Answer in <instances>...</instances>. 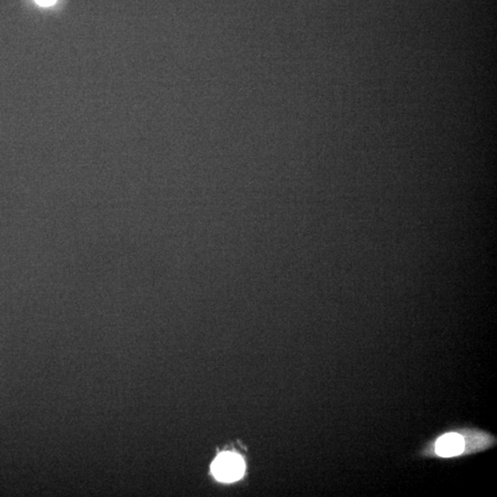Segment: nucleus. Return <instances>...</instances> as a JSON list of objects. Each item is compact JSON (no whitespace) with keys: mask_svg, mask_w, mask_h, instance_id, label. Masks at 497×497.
<instances>
[{"mask_svg":"<svg viewBox=\"0 0 497 497\" xmlns=\"http://www.w3.org/2000/svg\"><path fill=\"white\" fill-rule=\"evenodd\" d=\"M40 5L43 6H49L52 5L53 3L55 1V0H36Z\"/></svg>","mask_w":497,"mask_h":497,"instance_id":"obj_3","label":"nucleus"},{"mask_svg":"<svg viewBox=\"0 0 497 497\" xmlns=\"http://www.w3.org/2000/svg\"><path fill=\"white\" fill-rule=\"evenodd\" d=\"M470 440L463 436V434L457 433V432L444 435L435 444V453L437 456L443 457L460 456V455L465 454L466 451H469V453H471V451L468 446V442Z\"/></svg>","mask_w":497,"mask_h":497,"instance_id":"obj_2","label":"nucleus"},{"mask_svg":"<svg viewBox=\"0 0 497 497\" xmlns=\"http://www.w3.org/2000/svg\"><path fill=\"white\" fill-rule=\"evenodd\" d=\"M245 465L243 459L233 453H223L215 460L212 465L214 476L222 482H230L243 476Z\"/></svg>","mask_w":497,"mask_h":497,"instance_id":"obj_1","label":"nucleus"}]
</instances>
